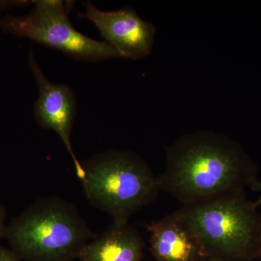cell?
I'll list each match as a JSON object with an SVG mask.
<instances>
[{"label":"cell","instance_id":"277c9868","mask_svg":"<svg viewBox=\"0 0 261 261\" xmlns=\"http://www.w3.org/2000/svg\"><path fill=\"white\" fill-rule=\"evenodd\" d=\"M257 208L242 190L182 205L176 212L195 233L207 257L250 261L257 258Z\"/></svg>","mask_w":261,"mask_h":261},{"label":"cell","instance_id":"ba28073f","mask_svg":"<svg viewBox=\"0 0 261 261\" xmlns=\"http://www.w3.org/2000/svg\"><path fill=\"white\" fill-rule=\"evenodd\" d=\"M149 251L155 261H204L206 256L195 233L174 211L147 226Z\"/></svg>","mask_w":261,"mask_h":261},{"label":"cell","instance_id":"3957f363","mask_svg":"<svg viewBox=\"0 0 261 261\" xmlns=\"http://www.w3.org/2000/svg\"><path fill=\"white\" fill-rule=\"evenodd\" d=\"M82 163L81 180L91 205L126 224L133 215L150 205L160 191L157 177L139 154L113 150L94 154Z\"/></svg>","mask_w":261,"mask_h":261},{"label":"cell","instance_id":"7a4b0ae2","mask_svg":"<svg viewBox=\"0 0 261 261\" xmlns=\"http://www.w3.org/2000/svg\"><path fill=\"white\" fill-rule=\"evenodd\" d=\"M96 237L76 206L58 196L33 202L4 232L11 250L25 261H72Z\"/></svg>","mask_w":261,"mask_h":261},{"label":"cell","instance_id":"9c48e42d","mask_svg":"<svg viewBox=\"0 0 261 261\" xmlns=\"http://www.w3.org/2000/svg\"><path fill=\"white\" fill-rule=\"evenodd\" d=\"M145 241L133 226L113 222L83 247L80 261H144Z\"/></svg>","mask_w":261,"mask_h":261},{"label":"cell","instance_id":"30bf717a","mask_svg":"<svg viewBox=\"0 0 261 261\" xmlns=\"http://www.w3.org/2000/svg\"><path fill=\"white\" fill-rule=\"evenodd\" d=\"M20 259L12 250L0 246V261H20Z\"/></svg>","mask_w":261,"mask_h":261},{"label":"cell","instance_id":"7c38bea8","mask_svg":"<svg viewBox=\"0 0 261 261\" xmlns=\"http://www.w3.org/2000/svg\"><path fill=\"white\" fill-rule=\"evenodd\" d=\"M6 211L5 207L3 204L0 202V240L3 238H4V232L6 225L5 221H6Z\"/></svg>","mask_w":261,"mask_h":261},{"label":"cell","instance_id":"4fadbf2b","mask_svg":"<svg viewBox=\"0 0 261 261\" xmlns=\"http://www.w3.org/2000/svg\"><path fill=\"white\" fill-rule=\"evenodd\" d=\"M252 191L257 192L260 193V197H259L258 200L255 201V203L257 207H260L261 205V181L258 179L255 180L250 185Z\"/></svg>","mask_w":261,"mask_h":261},{"label":"cell","instance_id":"5b68a950","mask_svg":"<svg viewBox=\"0 0 261 261\" xmlns=\"http://www.w3.org/2000/svg\"><path fill=\"white\" fill-rule=\"evenodd\" d=\"M33 3L34 8L29 14L0 18L2 31L32 39L81 61L99 62L121 58L108 43L94 40L75 30L69 18L74 2L38 0Z\"/></svg>","mask_w":261,"mask_h":261},{"label":"cell","instance_id":"52a82bcc","mask_svg":"<svg viewBox=\"0 0 261 261\" xmlns=\"http://www.w3.org/2000/svg\"><path fill=\"white\" fill-rule=\"evenodd\" d=\"M85 12L80 18L93 23L106 42L121 55V58L138 60L148 56L153 47L156 28L142 20L130 8L105 12L97 9L90 1L84 3Z\"/></svg>","mask_w":261,"mask_h":261},{"label":"cell","instance_id":"8992f818","mask_svg":"<svg viewBox=\"0 0 261 261\" xmlns=\"http://www.w3.org/2000/svg\"><path fill=\"white\" fill-rule=\"evenodd\" d=\"M29 63L39 88V97L34 113L39 126L54 130L59 136L70 154L79 179L84 176L83 168L71 145V132L76 114V100L73 91L65 84H53L47 80L30 49Z\"/></svg>","mask_w":261,"mask_h":261},{"label":"cell","instance_id":"5bb4252c","mask_svg":"<svg viewBox=\"0 0 261 261\" xmlns=\"http://www.w3.org/2000/svg\"><path fill=\"white\" fill-rule=\"evenodd\" d=\"M260 221H259L258 235H257V257H261V205L260 206Z\"/></svg>","mask_w":261,"mask_h":261},{"label":"cell","instance_id":"6da1fadb","mask_svg":"<svg viewBox=\"0 0 261 261\" xmlns=\"http://www.w3.org/2000/svg\"><path fill=\"white\" fill-rule=\"evenodd\" d=\"M258 166L231 137L199 130L182 136L166 152L164 171L157 177L163 191L182 205L245 190L257 179Z\"/></svg>","mask_w":261,"mask_h":261},{"label":"cell","instance_id":"8fae6325","mask_svg":"<svg viewBox=\"0 0 261 261\" xmlns=\"http://www.w3.org/2000/svg\"><path fill=\"white\" fill-rule=\"evenodd\" d=\"M29 1H0V11L12 8H20L29 5Z\"/></svg>","mask_w":261,"mask_h":261},{"label":"cell","instance_id":"9a60e30c","mask_svg":"<svg viewBox=\"0 0 261 261\" xmlns=\"http://www.w3.org/2000/svg\"><path fill=\"white\" fill-rule=\"evenodd\" d=\"M204 261H233L226 260V259L222 258H216V257H208V258L205 259Z\"/></svg>","mask_w":261,"mask_h":261}]
</instances>
